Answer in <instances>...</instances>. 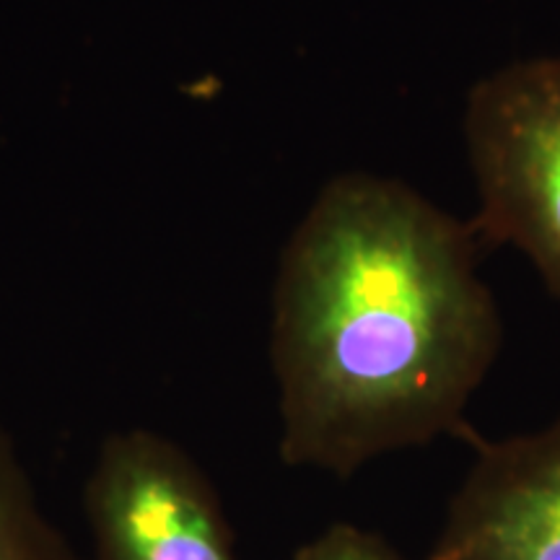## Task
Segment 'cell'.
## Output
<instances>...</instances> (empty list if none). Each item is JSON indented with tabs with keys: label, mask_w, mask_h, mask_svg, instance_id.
Listing matches in <instances>:
<instances>
[{
	"label": "cell",
	"mask_w": 560,
	"mask_h": 560,
	"mask_svg": "<svg viewBox=\"0 0 560 560\" xmlns=\"http://www.w3.org/2000/svg\"><path fill=\"white\" fill-rule=\"evenodd\" d=\"M470 223L402 182L338 177L293 231L272 299L280 459L346 480L392 452L470 441L501 350Z\"/></svg>",
	"instance_id": "obj_1"
},
{
	"label": "cell",
	"mask_w": 560,
	"mask_h": 560,
	"mask_svg": "<svg viewBox=\"0 0 560 560\" xmlns=\"http://www.w3.org/2000/svg\"><path fill=\"white\" fill-rule=\"evenodd\" d=\"M482 244L516 247L560 299V55L506 66L472 89L465 117Z\"/></svg>",
	"instance_id": "obj_2"
},
{
	"label": "cell",
	"mask_w": 560,
	"mask_h": 560,
	"mask_svg": "<svg viewBox=\"0 0 560 560\" xmlns=\"http://www.w3.org/2000/svg\"><path fill=\"white\" fill-rule=\"evenodd\" d=\"M83 509L94 560H240L219 493L190 454L156 431L102 441Z\"/></svg>",
	"instance_id": "obj_3"
},
{
	"label": "cell",
	"mask_w": 560,
	"mask_h": 560,
	"mask_svg": "<svg viewBox=\"0 0 560 560\" xmlns=\"http://www.w3.org/2000/svg\"><path fill=\"white\" fill-rule=\"evenodd\" d=\"M470 444L475 462L425 560H560V416Z\"/></svg>",
	"instance_id": "obj_4"
},
{
	"label": "cell",
	"mask_w": 560,
	"mask_h": 560,
	"mask_svg": "<svg viewBox=\"0 0 560 560\" xmlns=\"http://www.w3.org/2000/svg\"><path fill=\"white\" fill-rule=\"evenodd\" d=\"M0 560H83L42 506L32 475L0 420Z\"/></svg>",
	"instance_id": "obj_5"
},
{
	"label": "cell",
	"mask_w": 560,
	"mask_h": 560,
	"mask_svg": "<svg viewBox=\"0 0 560 560\" xmlns=\"http://www.w3.org/2000/svg\"><path fill=\"white\" fill-rule=\"evenodd\" d=\"M293 560H405L384 537L353 524H332L299 548Z\"/></svg>",
	"instance_id": "obj_6"
}]
</instances>
